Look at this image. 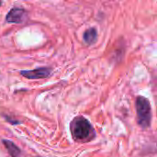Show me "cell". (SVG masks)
<instances>
[{"instance_id":"obj_6","label":"cell","mask_w":157,"mask_h":157,"mask_svg":"<svg viewBox=\"0 0 157 157\" xmlns=\"http://www.w3.org/2000/svg\"><path fill=\"white\" fill-rule=\"evenodd\" d=\"M97 40H98V32L96 29L91 28L84 32V40L86 44L88 45L94 44L97 41Z\"/></svg>"},{"instance_id":"obj_2","label":"cell","mask_w":157,"mask_h":157,"mask_svg":"<svg viewBox=\"0 0 157 157\" xmlns=\"http://www.w3.org/2000/svg\"><path fill=\"white\" fill-rule=\"evenodd\" d=\"M135 109L137 124L144 130L150 128L152 125V107L150 101L146 98L139 96L135 100Z\"/></svg>"},{"instance_id":"obj_3","label":"cell","mask_w":157,"mask_h":157,"mask_svg":"<svg viewBox=\"0 0 157 157\" xmlns=\"http://www.w3.org/2000/svg\"><path fill=\"white\" fill-rule=\"evenodd\" d=\"M52 69L49 67H40L34 70L20 71V75L28 79H43L51 75Z\"/></svg>"},{"instance_id":"obj_7","label":"cell","mask_w":157,"mask_h":157,"mask_svg":"<svg viewBox=\"0 0 157 157\" xmlns=\"http://www.w3.org/2000/svg\"><path fill=\"white\" fill-rule=\"evenodd\" d=\"M2 5V0H0V6Z\"/></svg>"},{"instance_id":"obj_1","label":"cell","mask_w":157,"mask_h":157,"mask_svg":"<svg viewBox=\"0 0 157 157\" xmlns=\"http://www.w3.org/2000/svg\"><path fill=\"white\" fill-rule=\"evenodd\" d=\"M70 132L75 142L87 144L92 142L96 136V131L91 122L84 116H76L70 122Z\"/></svg>"},{"instance_id":"obj_8","label":"cell","mask_w":157,"mask_h":157,"mask_svg":"<svg viewBox=\"0 0 157 157\" xmlns=\"http://www.w3.org/2000/svg\"><path fill=\"white\" fill-rule=\"evenodd\" d=\"M38 157H40V156H38Z\"/></svg>"},{"instance_id":"obj_5","label":"cell","mask_w":157,"mask_h":157,"mask_svg":"<svg viewBox=\"0 0 157 157\" xmlns=\"http://www.w3.org/2000/svg\"><path fill=\"white\" fill-rule=\"evenodd\" d=\"M3 144L7 150L10 157H25L22 151L13 142L9 140H3Z\"/></svg>"},{"instance_id":"obj_4","label":"cell","mask_w":157,"mask_h":157,"mask_svg":"<svg viewBox=\"0 0 157 157\" xmlns=\"http://www.w3.org/2000/svg\"><path fill=\"white\" fill-rule=\"evenodd\" d=\"M28 18V13L23 8L14 7L12 8L6 17V21L8 23L21 24L24 23Z\"/></svg>"}]
</instances>
